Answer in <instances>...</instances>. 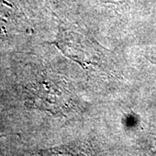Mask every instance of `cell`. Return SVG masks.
Instances as JSON below:
<instances>
[{"mask_svg": "<svg viewBox=\"0 0 156 156\" xmlns=\"http://www.w3.org/2000/svg\"><path fill=\"white\" fill-rule=\"evenodd\" d=\"M154 63H156V62H154Z\"/></svg>", "mask_w": 156, "mask_h": 156, "instance_id": "cell-1", "label": "cell"}]
</instances>
